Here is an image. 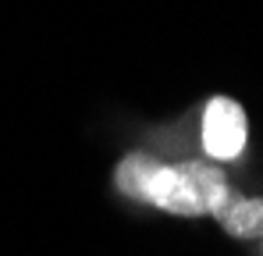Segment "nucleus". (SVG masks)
Wrapping results in <instances>:
<instances>
[{
  "label": "nucleus",
  "mask_w": 263,
  "mask_h": 256,
  "mask_svg": "<svg viewBox=\"0 0 263 256\" xmlns=\"http://www.w3.org/2000/svg\"><path fill=\"white\" fill-rule=\"evenodd\" d=\"M114 185L121 196L175 217H210L231 192V181L217 160L164 164L149 153H125L114 168Z\"/></svg>",
  "instance_id": "nucleus-1"
},
{
  "label": "nucleus",
  "mask_w": 263,
  "mask_h": 256,
  "mask_svg": "<svg viewBox=\"0 0 263 256\" xmlns=\"http://www.w3.org/2000/svg\"><path fill=\"white\" fill-rule=\"evenodd\" d=\"M249 142V121L238 100L231 96H214L203 111V150L210 160H238Z\"/></svg>",
  "instance_id": "nucleus-2"
},
{
  "label": "nucleus",
  "mask_w": 263,
  "mask_h": 256,
  "mask_svg": "<svg viewBox=\"0 0 263 256\" xmlns=\"http://www.w3.org/2000/svg\"><path fill=\"white\" fill-rule=\"evenodd\" d=\"M210 217L231 239H263V196H242L231 189Z\"/></svg>",
  "instance_id": "nucleus-3"
},
{
  "label": "nucleus",
  "mask_w": 263,
  "mask_h": 256,
  "mask_svg": "<svg viewBox=\"0 0 263 256\" xmlns=\"http://www.w3.org/2000/svg\"><path fill=\"white\" fill-rule=\"evenodd\" d=\"M260 242H263V239H260ZM260 249H263V246H260Z\"/></svg>",
  "instance_id": "nucleus-4"
}]
</instances>
